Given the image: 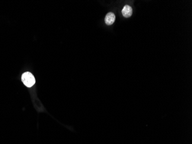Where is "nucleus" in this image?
Segmentation results:
<instances>
[{
    "label": "nucleus",
    "mask_w": 192,
    "mask_h": 144,
    "mask_svg": "<svg viewBox=\"0 0 192 144\" xmlns=\"http://www.w3.org/2000/svg\"><path fill=\"white\" fill-rule=\"evenodd\" d=\"M21 80L24 84L27 87H31L35 84V78L30 72L24 73L22 75Z\"/></svg>",
    "instance_id": "nucleus-1"
},
{
    "label": "nucleus",
    "mask_w": 192,
    "mask_h": 144,
    "mask_svg": "<svg viewBox=\"0 0 192 144\" xmlns=\"http://www.w3.org/2000/svg\"><path fill=\"white\" fill-rule=\"evenodd\" d=\"M116 17L115 14L112 12L108 13L105 18V22L107 25H112L115 21Z\"/></svg>",
    "instance_id": "nucleus-2"
},
{
    "label": "nucleus",
    "mask_w": 192,
    "mask_h": 144,
    "mask_svg": "<svg viewBox=\"0 0 192 144\" xmlns=\"http://www.w3.org/2000/svg\"><path fill=\"white\" fill-rule=\"evenodd\" d=\"M122 14L125 18H130L132 14V9L129 5H125L124 6L122 10Z\"/></svg>",
    "instance_id": "nucleus-3"
}]
</instances>
